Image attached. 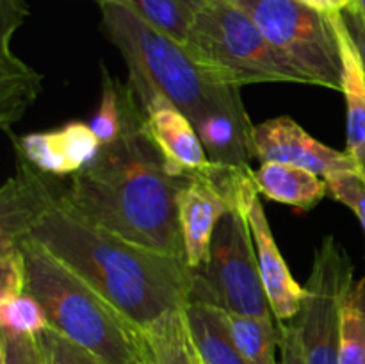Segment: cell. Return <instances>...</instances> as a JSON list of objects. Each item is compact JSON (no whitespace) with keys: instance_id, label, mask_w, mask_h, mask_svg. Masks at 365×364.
Wrapping results in <instances>:
<instances>
[{"instance_id":"obj_1","label":"cell","mask_w":365,"mask_h":364,"mask_svg":"<svg viewBox=\"0 0 365 364\" xmlns=\"http://www.w3.org/2000/svg\"><path fill=\"white\" fill-rule=\"evenodd\" d=\"M48 175L18 157L0 191V243L31 238L81 275L141 330L189 302L192 270L184 257L127 241L71 209Z\"/></svg>"},{"instance_id":"obj_2","label":"cell","mask_w":365,"mask_h":364,"mask_svg":"<svg viewBox=\"0 0 365 364\" xmlns=\"http://www.w3.org/2000/svg\"><path fill=\"white\" fill-rule=\"evenodd\" d=\"M187 181L168 170L127 84L120 138L102 146L89 166L71 175L70 184L56 189L64 203L91 223L145 248L184 257L178 195Z\"/></svg>"},{"instance_id":"obj_3","label":"cell","mask_w":365,"mask_h":364,"mask_svg":"<svg viewBox=\"0 0 365 364\" xmlns=\"http://www.w3.org/2000/svg\"><path fill=\"white\" fill-rule=\"evenodd\" d=\"M102 21L128 66L135 100L166 96L195 125L210 161L223 170L250 171L255 157L253 123L241 88L225 84L200 66L184 45L164 36L120 0H103Z\"/></svg>"},{"instance_id":"obj_4","label":"cell","mask_w":365,"mask_h":364,"mask_svg":"<svg viewBox=\"0 0 365 364\" xmlns=\"http://www.w3.org/2000/svg\"><path fill=\"white\" fill-rule=\"evenodd\" d=\"M25 293L45 309L48 327L106 364H152L145 334L81 275L31 238H21Z\"/></svg>"},{"instance_id":"obj_5","label":"cell","mask_w":365,"mask_h":364,"mask_svg":"<svg viewBox=\"0 0 365 364\" xmlns=\"http://www.w3.org/2000/svg\"><path fill=\"white\" fill-rule=\"evenodd\" d=\"M184 49L217 81L235 88L260 82L317 86L232 0H210L196 18Z\"/></svg>"},{"instance_id":"obj_6","label":"cell","mask_w":365,"mask_h":364,"mask_svg":"<svg viewBox=\"0 0 365 364\" xmlns=\"http://www.w3.org/2000/svg\"><path fill=\"white\" fill-rule=\"evenodd\" d=\"M189 302L216 305L227 313L274 316L257 263L248 218L234 206L217 223L209 259L192 270Z\"/></svg>"},{"instance_id":"obj_7","label":"cell","mask_w":365,"mask_h":364,"mask_svg":"<svg viewBox=\"0 0 365 364\" xmlns=\"http://www.w3.org/2000/svg\"><path fill=\"white\" fill-rule=\"evenodd\" d=\"M250 14L262 34L317 86L342 89V64L337 36L327 14L299 0H232Z\"/></svg>"},{"instance_id":"obj_8","label":"cell","mask_w":365,"mask_h":364,"mask_svg":"<svg viewBox=\"0 0 365 364\" xmlns=\"http://www.w3.org/2000/svg\"><path fill=\"white\" fill-rule=\"evenodd\" d=\"M353 264L346 250L327 236L314 253L298 314L305 364H339L342 303L353 285Z\"/></svg>"},{"instance_id":"obj_9","label":"cell","mask_w":365,"mask_h":364,"mask_svg":"<svg viewBox=\"0 0 365 364\" xmlns=\"http://www.w3.org/2000/svg\"><path fill=\"white\" fill-rule=\"evenodd\" d=\"M227 193L234 206L241 207L248 218L253 243H255L260 277H262L264 289H266L274 318L280 321L292 320L298 316L299 309H302L305 288L296 282L278 250L269 220H267L266 211L259 198V189H257L255 178H253V171H242L237 177H234Z\"/></svg>"},{"instance_id":"obj_10","label":"cell","mask_w":365,"mask_h":364,"mask_svg":"<svg viewBox=\"0 0 365 364\" xmlns=\"http://www.w3.org/2000/svg\"><path fill=\"white\" fill-rule=\"evenodd\" d=\"M138 103L145 113L146 132L171 173L178 177L216 178L225 171L210 161L191 120L166 96L155 93Z\"/></svg>"},{"instance_id":"obj_11","label":"cell","mask_w":365,"mask_h":364,"mask_svg":"<svg viewBox=\"0 0 365 364\" xmlns=\"http://www.w3.org/2000/svg\"><path fill=\"white\" fill-rule=\"evenodd\" d=\"M253 152L260 163H285L314 171L319 177L342 170H359L348 152H339L310 136L291 116L253 125Z\"/></svg>"},{"instance_id":"obj_12","label":"cell","mask_w":365,"mask_h":364,"mask_svg":"<svg viewBox=\"0 0 365 364\" xmlns=\"http://www.w3.org/2000/svg\"><path fill=\"white\" fill-rule=\"evenodd\" d=\"M232 207L234 202L216 178L189 177L178 195V223L185 263L191 270L207 263L217 223Z\"/></svg>"},{"instance_id":"obj_13","label":"cell","mask_w":365,"mask_h":364,"mask_svg":"<svg viewBox=\"0 0 365 364\" xmlns=\"http://www.w3.org/2000/svg\"><path fill=\"white\" fill-rule=\"evenodd\" d=\"M18 157L45 175H75L98 157L102 143L89 125L70 121L57 131L32 132L16 141Z\"/></svg>"},{"instance_id":"obj_14","label":"cell","mask_w":365,"mask_h":364,"mask_svg":"<svg viewBox=\"0 0 365 364\" xmlns=\"http://www.w3.org/2000/svg\"><path fill=\"white\" fill-rule=\"evenodd\" d=\"M341 50L342 95L348 111V148L359 171L365 177V70L351 32L341 13L328 14Z\"/></svg>"},{"instance_id":"obj_15","label":"cell","mask_w":365,"mask_h":364,"mask_svg":"<svg viewBox=\"0 0 365 364\" xmlns=\"http://www.w3.org/2000/svg\"><path fill=\"white\" fill-rule=\"evenodd\" d=\"M189 335L203 364H248L239 352L223 309L203 302L184 307Z\"/></svg>"},{"instance_id":"obj_16","label":"cell","mask_w":365,"mask_h":364,"mask_svg":"<svg viewBox=\"0 0 365 364\" xmlns=\"http://www.w3.org/2000/svg\"><path fill=\"white\" fill-rule=\"evenodd\" d=\"M260 195L298 209H312L327 196V181L314 171L285 163H262L253 171Z\"/></svg>"},{"instance_id":"obj_17","label":"cell","mask_w":365,"mask_h":364,"mask_svg":"<svg viewBox=\"0 0 365 364\" xmlns=\"http://www.w3.org/2000/svg\"><path fill=\"white\" fill-rule=\"evenodd\" d=\"M143 334L152 364H203L189 335L184 309L164 314Z\"/></svg>"},{"instance_id":"obj_18","label":"cell","mask_w":365,"mask_h":364,"mask_svg":"<svg viewBox=\"0 0 365 364\" xmlns=\"http://www.w3.org/2000/svg\"><path fill=\"white\" fill-rule=\"evenodd\" d=\"M139 18L173 41L185 45L198 14L210 0H120Z\"/></svg>"},{"instance_id":"obj_19","label":"cell","mask_w":365,"mask_h":364,"mask_svg":"<svg viewBox=\"0 0 365 364\" xmlns=\"http://www.w3.org/2000/svg\"><path fill=\"white\" fill-rule=\"evenodd\" d=\"M227 320L235 345L248 364H280L277 359L280 328L274 327L273 316L227 313Z\"/></svg>"},{"instance_id":"obj_20","label":"cell","mask_w":365,"mask_h":364,"mask_svg":"<svg viewBox=\"0 0 365 364\" xmlns=\"http://www.w3.org/2000/svg\"><path fill=\"white\" fill-rule=\"evenodd\" d=\"M339 364H365V278L353 282L342 303Z\"/></svg>"},{"instance_id":"obj_21","label":"cell","mask_w":365,"mask_h":364,"mask_svg":"<svg viewBox=\"0 0 365 364\" xmlns=\"http://www.w3.org/2000/svg\"><path fill=\"white\" fill-rule=\"evenodd\" d=\"M100 68H102V100L98 111L89 121V127L93 128L102 146H106L116 141L123 131V86L118 84L116 79L103 64Z\"/></svg>"},{"instance_id":"obj_22","label":"cell","mask_w":365,"mask_h":364,"mask_svg":"<svg viewBox=\"0 0 365 364\" xmlns=\"http://www.w3.org/2000/svg\"><path fill=\"white\" fill-rule=\"evenodd\" d=\"M0 327L11 334L39 335L48 328V318L41 303L29 293L0 302Z\"/></svg>"},{"instance_id":"obj_23","label":"cell","mask_w":365,"mask_h":364,"mask_svg":"<svg viewBox=\"0 0 365 364\" xmlns=\"http://www.w3.org/2000/svg\"><path fill=\"white\" fill-rule=\"evenodd\" d=\"M331 198L355 213L365 232V177L359 170H342L324 177Z\"/></svg>"},{"instance_id":"obj_24","label":"cell","mask_w":365,"mask_h":364,"mask_svg":"<svg viewBox=\"0 0 365 364\" xmlns=\"http://www.w3.org/2000/svg\"><path fill=\"white\" fill-rule=\"evenodd\" d=\"M27 266L20 243H0V302L24 295Z\"/></svg>"},{"instance_id":"obj_25","label":"cell","mask_w":365,"mask_h":364,"mask_svg":"<svg viewBox=\"0 0 365 364\" xmlns=\"http://www.w3.org/2000/svg\"><path fill=\"white\" fill-rule=\"evenodd\" d=\"M0 364H50V357L41 335L11 334L2 330Z\"/></svg>"},{"instance_id":"obj_26","label":"cell","mask_w":365,"mask_h":364,"mask_svg":"<svg viewBox=\"0 0 365 364\" xmlns=\"http://www.w3.org/2000/svg\"><path fill=\"white\" fill-rule=\"evenodd\" d=\"M39 335L48 352L50 364H106L75 343L68 341L66 338H63L59 332L52 330L50 327L45 328Z\"/></svg>"},{"instance_id":"obj_27","label":"cell","mask_w":365,"mask_h":364,"mask_svg":"<svg viewBox=\"0 0 365 364\" xmlns=\"http://www.w3.org/2000/svg\"><path fill=\"white\" fill-rule=\"evenodd\" d=\"M280 364H305L299 328L296 323L280 325Z\"/></svg>"},{"instance_id":"obj_28","label":"cell","mask_w":365,"mask_h":364,"mask_svg":"<svg viewBox=\"0 0 365 364\" xmlns=\"http://www.w3.org/2000/svg\"><path fill=\"white\" fill-rule=\"evenodd\" d=\"M342 18H344L346 25H348V31L351 32L353 39H355V45L359 49L360 59H362L364 70H365V16L360 11V7L356 6V2L353 6H349L348 9L342 11Z\"/></svg>"},{"instance_id":"obj_29","label":"cell","mask_w":365,"mask_h":364,"mask_svg":"<svg viewBox=\"0 0 365 364\" xmlns=\"http://www.w3.org/2000/svg\"><path fill=\"white\" fill-rule=\"evenodd\" d=\"M302 4H305L310 9L317 11L321 14H337L342 13L344 9H348L349 6L356 2V0H299Z\"/></svg>"},{"instance_id":"obj_30","label":"cell","mask_w":365,"mask_h":364,"mask_svg":"<svg viewBox=\"0 0 365 364\" xmlns=\"http://www.w3.org/2000/svg\"><path fill=\"white\" fill-rule=\"evenodd\" d=\"M356 6L360 7V11H362L364 16H365V0H356Z\"/></svg>"},{"instance_id":"obj_31","label":"cell","mask_w":365,"mask_h":364,"mask_svg":"<svg viewBox=\"0 0 365 364\" xmlns=\"http://www.w3.org/2000/svg\"><path fill=\"white\" fill-rule=\"evenodd\" d=\"M95 2H98V4H100V2H103V0H95Z\"/></svg>"}]
</instances>
